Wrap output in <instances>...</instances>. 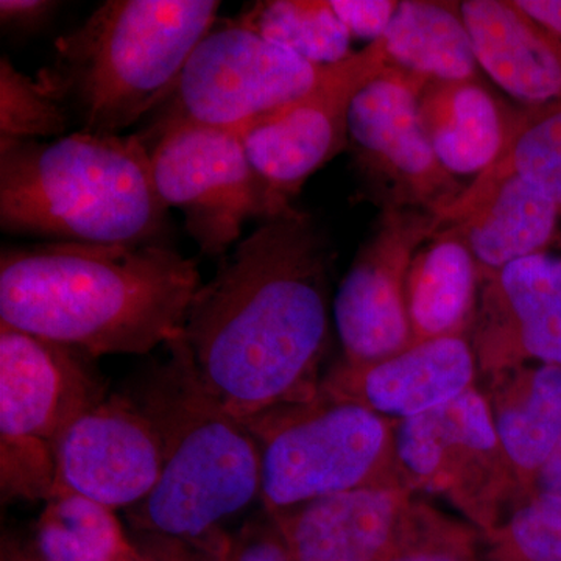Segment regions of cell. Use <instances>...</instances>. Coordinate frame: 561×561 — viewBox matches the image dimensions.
<instances>
[{"label":"cell","instance_id":"cell-1","mask_svg":"<svg viewBox=\"0 0 561 561\" xmlns=\"http://www.w3.org/2000/svg\"><path fill=\"white\" fill-rule=\"evenodd\" d=\"M328 334L327 247L290 208L221 257L181 342L210 397L247 421L316 397Z\"/></svg>","mask_w":561,"mask_h":561},{"label":"cell","instance_id":"cell-2","mask_svg":"<svg viewBox=\"0 0 561 561\" xmlns=\"http://www.w3.org/2000/svg\"><path fill=\"white\" fill-rule=\"evenodd\" d=\"M202 284L161 242L3 249L0 323L90 356L147 354L183 332Z\"/></svg>","mask_w":561,"mask_h":561},{"label":"cell","instance_id":"cell-3","mask_svg":"<svg viewBox=\"0 0 561 561\" xmlns=\"http://www.w3.org/2000/svg\"><path fill=\"white\" fill-rule=\"evenodd\" d=\"M168 206L139 135L0 140V227L88 245L160 242Z\"/></svg>","mask_w":561,"mask_h":561},{"label":"cell","instance_id":"cell-4","mask_svg":"<svg viewBox=\"0 0 561 561\" xmlns=\"http://www.w3.org/2000/svg\"><path fill=\"white\" fill-rule=\"evenodd\" d=\"M168 346L171 360L136 400L160 434L161 474L127 516L136 531L208 540L261 500V449L249 426L198 381L181 334Z\"/></svg>","mask_w":561,"mask_h":561},{"label":"cell","instance_id":"cell-5","mask_svg":"<svg viewBox=\"0 0 561 561\" xmlns=\"http://www.w3.org/2000/svg\"><path fill=\"white\" fill-rule=\"evenodd\" d=\"M217 0H108L55 43L39 77L81 131L121 135L160 108L217 21Z\"/></svg>","mask_w":561,"mask_h":561},{"label":"cell","instance_id":"cell-6","mask_svg":"<svg viewBox=\"0 0 561 561\" xmlns=\"http://www.w3.org/2000/svg\"><path fill=\"white\" fill-rule=\"evenodd\" d=\"M261 449L265 512L360 489H408L397 457L394 427L354 402L317 391L243 421ZM409 490V489H408Z\"/></svg>","mask_w":561,"mask_h":561},{"label":"cell","instance_id":"cell-7","mask_svg":"<svg viewBox=\"0 0 561 561\" xmlns=\"http://www.w3.org/2000/svg\"><path fill=\"white\" fill-rule=\"evenodd\" d=\"M79 351L0 323V491L49 501L61 438L105 400Z\"/></svg>","mask_w":561,"mask_h":561},{"label":"cell","instance_id":"cell-8","mask_svg":"<svg viewBox=\"0 0 561 561\" xmlns=\"http://www.w3.org/2000/svg\"><path fill=\"white\" fill-rule=\"evenodd\" d=\"M394 445L408 489L440 494L482 537L530 497L502 448L478 387L435 411L397 423Z\"/></svg>","mask_w":561,"mask_h":561},{"label":"cell","instance_id":"cell-9","mask_svg":"<svg viewBox=\"0 0 561 561\" xmlns=\"http://www.w3.org/2000/svg\"><path fill=\"white\" fill-rule=\"evenodd\" d=\"M142 140L158 195L183 213L203 256L221 260L238 245L247 221L291 208L253 168L238 128L183 124Z\"/></svg>","mask_w":561,"mask_h":561},{"label":"cell","instance_id":"cell-10","mask_svg":"<svg viewBox=\"0 0 561 561\" xmlns=\"http://www.w3.org/2000/svg\"><path fill=\"white\" fill-rule=\"evenodd\" d=\"M321 66L262 38L236 21L208 33L192 51L168 101L151 113L150 139L175 125L250 127L311 90Z\"/></svg>","mask_w":561,"mask_h":561},{"label":"cell","instance_id":"cell-11","mask_svg":"<svg viewBox=\"0 0 561 561\" xmlns=\"http://www.w3.org/2000/svg\"><path fill=\"white\" fill-rule=\"evenodd\" d=\"M427 79L389 66L354 99L348 144L367 179L386 194V206L440 216L465 186L443 168L420 116Z\"/></svg>","mask_w":561,"mask_h":561},{"label":"cell","instance_id":"cell-12","mask_svg":"<svg viewBox=\"0 0 561 561\" xmlns=\"http://www.w3.org/2000/svg\"><path fill=\"white\" fill-rule=\"evenodd\" d=\"M381 39L335 65L321 66L311 90L241 130L251 164L280 201L348 146L357 94L389 68Z\"/></svg>","mask_w":561,"mask_h":561},{"label":"cell","instance_id":"cell-13","mask_svg":"<svg viewBox=\"0 0 561 561\" xmlns=\"http://www.w3.org/2000/svg\"><path fill=\"white\" fill-rule=\"evenodd\" d=\"M442 225L435 214L386 206L334 298L343 360L371 364L413 343L405 286L413 256Z\"/></svg>","mask_w":561,"mask_h":561},{"label":"cell","instance_id":"cell-14","mask_svg":"<svg viewBox=\"0 0 561 561\" xmlns=\"http://www.w3.org/2000/svg\"><path fill=\"white\" fill-rule=\"evenodd\" d=\"M162 468L161 438L136 400L105 398L61 438L54 493H77L113 508L149 496Z\"/></svg>","mask_w":561,"mask_h":561},{"label":"cell","instance_id":"cell-15","mask_svg":"<svg viewBox=\"0 0 561 561\" xmlns=\"http://www.w3.org/2000/svg\"><path fill=\"white\" fill-rule=\"evenodd\" d=\"M481 276L470 342L483 378L561 365V257L535 254Z\"/></svg>","mask_w":561,"mask_h":561},{"label":"cell","instance_id":"cell-16","mask_svg":"<svg viewBox=\"0 0 561 561\" xmlns=\"http://www.w3.org/2000/svg\"><path fill=\"white\" fill-rule=\"evenodd\" d=\"M478 373L470 337L460 335L412 343L371 364L342 360L321 379L319 391L401 423L457 400L476 387Z\"/></svg>","mask_w":561,"mask_h":561},{"label":"cell","instance_id":"cell-17","mask_svg":"<svg viewBox=\"0 0 561 561\" xmlns=\"http://www.w3.org/2000/svg\"><path fill=\"white\" fill-rule=\"evenodd\" d=\"M412 501L411 490L383 486L343 491L265 513L295 561H381Z\"/></svg>","mask_w":561,"mask_h":561},{"label":"cell","instance_id":"cell-18","mask_svg":"<svg viewBox=\"0 0 561 561\" xmlns=\"http://www.w3.org/2000/svg\"><path fill=\"white\" fill-rule=\"evenodd\" d=\"M479 68L526 106L561 102V43L515 0L459 3Z\"/></svg>","mask_w":561,"mask_h":561},{"label":"cell","instance_id":"cell-19","mask_svg":"<svg viewBox=\"0 0 561 561\" xmlns=\"http://www.w3.org/2000/svg\"><path fill=\"white\" fill-rule=\"evenodd\" d=\"M485 379L482 393L494 430L531 496L538 472L561 440V365H523Z\"/></svg>","mask_w":561,"mask_h":561},{"label":"cell","instance_id":"cell-20","mask_svg":"<svg viewBox=\"0 0 561 561\" xmlns=\"http://www.w3.org/2000/svg\"><path fill=\"white\" fill-rule=\"evenodd\" d=\"M481 268L454 225H445L424 243L409 268L405 301L413 343L443 337H470Z\"/></svg>","mask_w":561,"mask_h":561},{"label":"cell","instance_id":"cell-21","mask_svg":"<svg viewBox=\"0 0 561 561\" xmlns=\"http://www.w3.org/2000/svg\"><path fill=\"white\" fill-rule=\"evenodd\" d=\"M420 116L443 168L454 176H478L501 153L511 111L478 80H430L421 92Z\"/></svg>","mask_w":561,"mask_h":561},{"label":"cell","instance_id":"cell-22","mask_svg":"<svg viewBox=\"0 0 561 561\" xmlns=\"http://www.w3.org/2000/svg\"><path fill=\"white\" fill-rule=\"evenodd\" d=\"M561 208L529 181L511 176L454 221L481 275L546 253L559 231Z\"/></svg>","mask_w":561,"mask_h":561},{"label":"cell","instance_id":"cell-23","mask_svg":"<svg viewBox=\"0 0 561 561\" xmlns=\"http://www.w3.org/2000/svg\"><path fill=\"white\" fill-rule=\"evenodd\" d=\"M381 43L391 66L415 76L478 80V58L457 2H400Z\"/></svg>","mask_w":561,"mask_h":561},{"label":"cell","instance_id":"cell-24","mask_svg":"<svg viewBox=\"0 0 561 561\" xmlns=\"http://www.w3.org/2000/svg\"><path fill=\"white\" fill-rule=\"evenodd\" d=\"M511 176L529 181L561 208V102L511 110L507 135L496 161L438 216L442 227L470 213Z\"/></svg>","mask_w":561,"mask_h":561},{"label":"cell","instance_id":"cell-25","mask_svg":"<svg viewBox=\"0 0 561 561\" xmlns=\"http://www.w3.org/2000/svg\"><path fill=\"white\" fill-rule=\"evenodd\" d=\"M33 549L43 561H117L136 553L113 508L77 493L46 501Z\"/></svg>","mask_w":561,"mask_h":561},{"label":"cell","instance_id":"cell-26","mask_svg":"<svg viewBox=\"0 0 561 561\" xmlns=\"http://www.w3.org/2000/svg\"><path fill=\"white\" fill-rule=\"evenodd\" d=\"M242 25L262 38L286 47L313 66H330L351 57V33L331 2L271 0L243 13Z\"/></svg>","mask_w":561,"mask_h":561},{"label":"cell","instance_id":"cell-27","mask_svg":"<svg viewBox=\"0 0 561 561\" xmlns=\"http://www.w3.org/2000/svg\"><path fill=\"white\" fill-rule=\"evenodd\" d=\"M70 113L41 77L32 79L0 60V140H41L65 135Z\"/></svg>","mask_w":561,"mask_h":561},{"label":"cell","instance_id":"cell-28","mask_svg":"<svg viewBox=\"0 0 561 561\" xmlns=\"http://www.w3.org/2000/svg\"><path fill=\"white\" fill-rule=\"evenodd\" d=\"M481 531L413 497L397 540L381 561H481Z\"/></svg>","mask_w":561,"mask_h":561},{"label":"cell","instance_id":"cell-29","mask_svg":"<svg viewBox=\"0 0 561 561\" xmlns=\"http://www.w3.org/2000/svg\"><path fill=\"white\" fill-rule=\"evenodd\" d=\"M491 561H561V500L531 494L483 537Z\"/></svg>","mask_w":561,"mask_h":561},{"label":"cell","instance_id":"cell-30","mask_svg":"<svg viewBox=\"0 0 561 561\" xmlns=\"http://www.w3.org/2000/svg\"><path fill=\"white\" fill-rule=\"evenodd\" d=\"M231 538L221 534L208 540H184L136 531L133 545L139 561H230Z\"/></svg>","mask_w":561,"mask_h":561},{"label":"cell","instance_id":"cell-31","mask_svg":"<svg viewBox=\"0 0 561 561\" xmlns=\"http://www.w3.org/2000/svg\"><path fill=\"white\" fill-rule=\"evenodd\" d=\"M230 561H295L271 516L250 522L231 538Z\"/></svg>","mask_w":561,"mask_h":561},{"label":"cell","instance_id":"cell-32","mask_svg":"<svg viewBox=\"0 0 561 561\" xmlns=\"http://www.w3.org/2000/svg\"><path fill=\"white\" fill-rule=\"evenodd\" d=\"M400 2L393 0H331V7L341 18L351 36L379 41L386 35Z\"/></svg>","mask_w":561,"mask_h":561},{"label":"cell","instance_id":"cell-33","mask_svg":"<svg viewBox=\"0 0 561 561\" xmlns=\"http://www.w3.org/2000/svg\"><path fill=\"white\" fill-rule=\"evenodd\" d=\"M60 2L54 0H2L0 2V22L3 31L32 33L43 28Z\"/></svg>","mask_w":561,"mask_h":561},{"label":"cell","instance_id":"cell-34","mask_svg":"<svg viewBox=\"0 0 561 561\" xmlns=\"http://www.w3.org/2000/svg\"><path fill=\"white\" fill-rule=\"evenodd\" d=\"M516 5L561 43V0H515Z\"/></svg>","mask_w":561,"mask_h":561},{"label":"cell","instance_id":"cell-35","mask_svg":"<svg viewBox=\"0 0 561 561\" xmlns=\"http://www.w3.org/2000/svg\"><path fill=\"white\" fill-rule=\"evenodd\" d=\"M534 494L560 497L561 500V440L538 472L534 483Z\"/></svg>","mask_w":561,"mask_h":561},{"label":"cell","instance_id":"cell-36","mask_svg":"<svg viewBox=\"0 0 561 561\" xmlns=\"http://www.w3.org/2000/svg\"><path fill=\"white\" fill-rule=\"evenodd\" d=\"M0 561H43L33 546H24L13 537L2 538Z\"/></svg>","mask_w":561,"mask_h":561},{"label":"cell","instance_id":"cell-37","mask_svg":"<svg viewBox=\"0 0 561 561\" xmlns=\"http://www.w3.org/2000/svg\"><path fill=\"white\" fill-rule=\"evenodd\" d=\"M117 561H139L138 560V553H135V556L130 557H124V559L117 560Z\"/></svg>","mask_w":561,"mask_h":561}]
</instances>
